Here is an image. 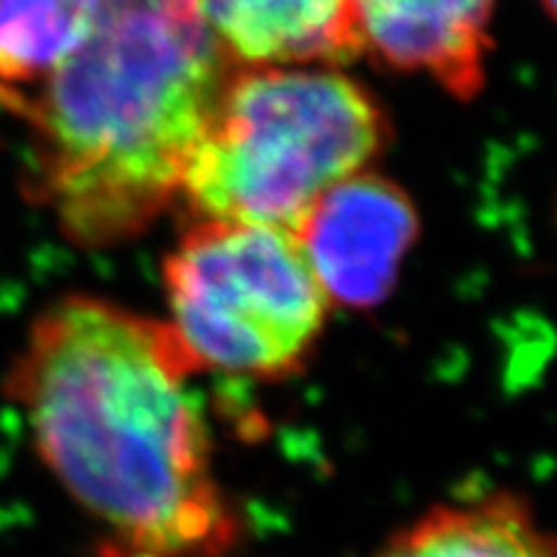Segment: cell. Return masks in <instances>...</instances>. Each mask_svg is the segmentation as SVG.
Segmentation results:
<instances>
[{
    "instance_id": "5",
    "label": "cell",
    "mask_w": 557,
    "mask_h": 557,
    "mask_svg": "<svg viewBox=\"0 0 557 557\" xmlns=\"http://www.w3.org/2000/svg\"><path fill=\"white\" fill-rule=\"evenodd\" d=\"M292 233L331 305L372 310L398 282L418 212L395 181L361 171L331 186Z\"/></svg>"
},
{
    "instance_id": "1",
    "label": "cell",
    "mask_w": 557,
    "mask_h": 557,
    "mask_svg": "<svg viewBox=\"0 0 557 557\" xmlns=\"http://www.w3.org/2000/svg\"><path fill=\"white\" fill-rule=\"evenodd\" d=\"M201 369L171 323L90 295L34 318L3 377L34 449L94 527L96 557H233L246 524L227 498Z\"/></svg>"
},
{
    "instance_id": "8",
    "label": "cell",
    "mask_w": 557,
    "mask_h": 557,
    "mask_svg": "<svg viewBox=\"0 0 557 557\" xmlns=\"http://www.w3.org/2000/svg\"><path fill=\"white\" fill-rule=\"evenodd\" d=\"M374 557H555V540L529 500L493 491L429 508Z\"/></svg>"
},
{
    "instance_id": "6",
    "label": "cell",
    "mask_w": 557,
    "mask_h": 557,
    "mask_svg": "<svg viewBox=\"0 0 557 557\" xmlns=\"http://www.w3.org/2000/svg\"><path fill=\"white\" fill-rule=\"evenodd\" d=\"M493 11L496 0H351L361 54L429 75L459 101L485 86Z\"/></svg>"
},
{
    "instance_id": "4",
    "label": "cell",
    "mask_w": 557,
    "mask_h": 557,
    "mask_svg": "<svg viewBox=\"0 0 557 557\" xmlns=\"http://www.w3.org/2000/svg\"><path fill=\"white\" fill-rule=\"evenodd\" d=\"M171 329L201 372L282 382L308 367L331 299L292 230L197 220L163 263Z\"/></svg>"
},
{
    "instance_id": "10",
    "label": "cell",
    "mask_w": 557,
    "mask_h": 557,
    "mask_svg": "<svg viewBox=\"0 0 557 557\" xmlns=\"http://www.w3.org/2000/svg\"><path fill=\"white\" fill-rule=\"evenodd\" d=\"M542 5H545V11H547V16L553 18L555 16V0H540Z\"/></svg>"
},
{
    "instance_id": "9",
    "label": "cell",
    "mask_w": 557,
    "mask_h": 557,
    "mask_svg": "<svg viewBox=\"0 0 557 557\" xmlns=\"http://www.w3.org/2000/svg\"><path fill=\"white\" fill-rule=\"evenodd\" d=\"M96 0H0V107L16 114L81 39Z\"/></svg>"
},
{
    "instance_id": "2",
    "label": "cell",
    "mask_w": 557,
    "mask_h": 557,
    "mask_svg": "<svg viewBox=\"0 0 557 557\" xmlns=\"http://www.w3.org/2000/svg\"><path fill=\"white\" fill-rule=\"evenodd\" d=\"M230 62L194 0H96L86 37L21 99L26 191L81 248L137 238L181 197Z\"/></svg>"
},
{
    "instance_id": "3",
    "label": "cell",
    "mask_w": 557,
    "mask_h": 557,
    "mask_svg": "<svg viewBox=\"0 0 557 557\" xmlns=\"http://www.w3.org/2000/svg\"><path fill=\"white\" fill-rule=\"evenodd\" d=\"M389 143L377 99L336 67H233L186 163L197 220L295 230Z\"/></svg>"
},
{
    "instance_id": "7",
    "label": "cell",
    "mask_w": 557,
    "mask_h": 557,
    "mask_svg": "<svg viewBox=\"0 0 557 557\" xmlns=\"http://www.w3.org/2000/svg\"><path fill=\"white\" fill-rule=\"evenodd\" d=\"M235 67H333L361 54L351 0H194Z\"/></svg>"
}]
</instances>
